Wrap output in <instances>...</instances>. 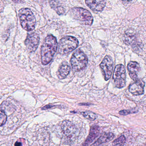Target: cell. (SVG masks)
<instances>
[{"mask_svg": "<svg viewBox=\"0 0 146 146\" xmlns=\"http://www.w3.org/2000/svg\"><path fill=\"white\" fill-rule=\"evenodd\" d=\"M40 36L36 33L28 34L25 41L26 48L30 52H35L37 49L40 42Z\"/></svg>", "mask_w": 146, "mask_h": 146, "instance_id": "cell-9", "label": "cell"}, {"mask_svg": "<svg viewBox=\"0 0 146 146\" xmlns=\"http://www.w3.org/2000/svg\"><path fill=\"white\" fill-rule=\"evenodd\" d=\"M78 45V40L76 37L70 36H64L59 42V52L60 54H67L75 50Z\"/></svg>", "mask_w": 146, "mask_h": 146, "instance_id": "cell-3", "label": "cell"}, {"mask_svg": "<svg viewBox=\"0 0 146 146\" xmlns=\"http://www.w3.org/2000/svg\"><path fill=\"white\" fill-rule=\"evenodd\" d=\"M70 66L66 62H64L60 66L58 70L59 75L60 78H65L67 76L70 71Z\"/></svg>", "mask_w": 146, "mask_h": 146, "instance_id": "cell-15", "label": "cell"}, {"mask_svg": "<svg viewBox=\"0 0 146 146\" xmlns=\"http://www.w3.org/2000/svg\"><path fill=\"white\" fill-rule=\"evenodd\" d=\"M124 38L125 43L130 45L132 43H134L136 37L135 35H133L132 33L127 32L125 34Z\"/></svg>", "mask_w": 146, "mask_h": 146, "instance_id": "cell-16", "label": "cell"}, {"mask_svg": "<svg viewBox=\"0 0 146 146\" xmlns=\"http://www.w3.org/2000/svg\"><path fill=\"white\" fill-rule=\"evenodd\" d=\"M145 83L142 80H138L129 87V91L134 95L143 94L144 93Z\"/></svg>", "mask_w": 146, "mask_h": 146, "instance_id": "cell-10", "label": "cell"}, {"mask_svg": "<svg viewBox=\"0 0 146 146\" xmlns=\"http://www.w3.org/2000/svg\"><path fill=\"white\" fill-rule=\"evenodd\" d=\"M85 2L89 8L94 11H102L106 5L105 1H86Z\"/></svg>", "mask_w": 146, "mask_h": 146, "instance_id": "cell-12", "label": "cell"}, {"mask_svg": "<svg viewBox=\"0 0 146 146\" xmlns=\"http://www.w3.org/2000/svg\"><path fill=\"white\" fill-rule=\"evenodd\" d=\"M19 16L23 29L29 31L35 29L36 22L35 16L30 9L22 8L19 12Z\"/></svg>", "mask_w": 146, "mask_h": 146, "instance_id": "cell-2", "label": "cell"}, {"mask_svg": "<svg viewBox=\"0 0 146 146\" xmlns=\"http://www.w3.org/2000/svg\"><path fill=\"white\" fill-rule=\"evenodd\" d=\"M57 48L58 42L56 37L52 35L47 36L42 46L41 56L42 64L46 65L52 61Z\"/></svg>", "mask_w": 146, "mask_h": 146, "instance_id": "cell-1", "label": "cell"}, {"mask_svg": "<svg viewBox=\"0 0 146 146\" xmlns=\"http://www.w3.org/2000/svg\"><path fill=\"white\" fill-rule=\"evenodd\" d=\"M61 129L66 140L70 142H72L76 140L78 130L73 123L68 120H64L61 124Z\"/></svg>", "mask_w": 146, "mask_h": 146, "instance_id": "cell-6", "label": "cell"}, {"mask_svg": "<svg viewBox=\"0 0 146 146\" xmlns=\"http://www.w3.org/2000/svg\"><path fill=\"white\" fill-rule=\"evenodd\" d=\"M88 63L87 55L81 50H76L72 56L71 64L75 71H80L84 70L87 66Z\"/></svg>", "mask_w": 146, "mask_h": 146, "instance_id": "cell-5", "label": "cell"}, {"mask_svg": "<svg viewBox=\"0 0 146 146\" xmlns=\"http://www.w3.org/2000/svg\"><path fill=\"white\" fill-rule=\"evenodd\" d=\"M100 133V127L97 125H93L90 129V132L83 146H88L98 136Z\"/></svg>", "mask_w": 146, "mask_h": 146, "instance_id": "cell-13", "label": "cell"}, {"mask_svg": "<svg viewBox=\"0 0 146 146\" xmlns=\"http://www.w3.org/2000/svg\"><path fill=\"white\" fill-rule=\"evenodd\" d=\"M125 141V138L124 136H121L117 139L113 141L112 146H123Z\"/></svg>", "mask_w": 146, "mask_h": 146, "instance_id": "cell-19", "label": "cell"}, {"mask_svg": "<svg viewBox=\"0 0 146 146\" xmlns=\"http://www.w3.org/2000/svg\"><path fill=\"white\" fill-rule=\"evenodd\" d=\"M71 14L73 18L79 21L82 24L90 26L93 23V16L86 9L80 7L72 8L71 11Z\"/></svg>", "mask_w": 146, "mask_h": 146, "instance_id": "cell-4", "label": "cell"}, {"mask_svg": "<svg viewBox=\"0 0 146 146\" xmlns=\"http://www.w3.org/2000/svg\"><path fill=\"white\" fill-rule=\"evenodd\" d=\"M136 110L135 109L131 110H123L119 111V114L121 115H127L130 113H134L135 112Z\"/></svg>", "mask_w": 146, "mask_h": 146, "instance_id": "cell-21", "label": "cell"}, {"mask_svg": "<svg viewBox=\"0 0 146 146\" xmlns=\"http://www.w3.org/2000/svg\"><path fill=\"white\" fill-rule=\"evenodd\" d=\"M7 120V116L5 113L4 111L1 110V114H0V125L2 126L5 124Z\"/></svg>", "mask_w": 146, "mask_h": 146, "instance_id": "cell-20", "label": "cell"}, {"mask_svg": "<svg viewBox=\"0 0 146 146\" xmlns=\"http://www.w3.org/2000/svg\"><path fill=\"white\" fill-rule=\"evenodd\" d=\"M139 64L135 61H131L128 64V70L130 77L134 81H138V74L140 71Z\"/></svg>", "mask_w": 146, "mask_h": 146, "instance_id": "cell-11", "label": "cell"}, {"mask_svg": "<svg viewBox=\"0 0 146 146\" xmlns=\"http://www.w3.org/2000/svg\"><path fill=\"white\" fill-rule=\"evenodd\" d=\"M114 137V135L112 133H103L100 138L94 143V146H98L104 143L110 141Z\"/></svg>", "mask_w": 146, "mask_h": 146, "instance_id": "cell-14", "label": "cell"}, {"mask_svg": "<svg viewBox=\"0 0 146 146\" xmlns=\"http://www.w3.org/2000/svg\"><path fill=\"white\" fill-rule=\"evenodd\" d=\"M102 73L106 81L109 80L111 77L113 70V62L110 56L106 55L100 64Z\"/></svg>", "mask_w": 146, "mask_h": 146, "instance_id": "cell-8", "label": "cell"}, {"mask_svg": "<svg viewBox=\"0 0 146 146\" xmlns=\"http://www.w3.org/2000/svg\"><path fill=\"white\" fill-rule=\"evenodd\" d=\"M54 106H52V105H48L47 106H45L44 107L42 108V110H47V109H49V108H51L53 107Z\"/></svg>", "mask_w": 146, "mask_h": 146, "instance_id": "cell-22", "label": "cell"}, {"mask_svg": "<svg viewBox=\"0 0 146 146\" xmlns=\"http://www.w3.org/2000/svg\"><path fill=\"white\" fill-rule=\"evenodd\" d=\"M22 144L20 142H17L15 143V146H22Z\"/></svg>", "mask_w": 146, "mask_h": 146, "instance_id": "cell-23", "label": "cell"}, {"mask_svg": "<svg viewBox=\"0 0 146 146\" xmlns=\"http://www.w3.org/2000/svg\"><path fill=\"white\" fill-rule=\"evenodd\" d=\"M125 70L122 64L117 65L113 72V78L115 86L118 88H122L125 85Z\"/></svg>", "mask_w": 146, "mask_h": 146, "instance_id": "cell-7", "label": "cell"}, {"mask_svg": "<svg viewBox=\"0 0 146 146\" xmlns=\"http://www.w3.org/2000/svg\"><path fill=\"white\" fill-rule=\"evenodd\" d=\"M50 5L51 7L56 11V12L58 14L60 15V14H63L65 12V10L62 6L59 5L57 1H49Z\"/></svg>", "mask_w": 146, "mask_h": 146, "instance_id": "cell-17", "label": "cell"}, {"mask_svg": "<svg viewBox=\"0 0 146 146\" xmlns=\"http://www.w3.org/2000/svg\"><path fill=\"white\" fill-rule=\"evenodd\" d=\"M81 114L86 118L90 120H94L97 117V115L96 114L89 111L81 112Z\"/></svg>", "mask_w": 146, "mask_h": 146, "instance_id": "cell-18", "label": "cell"}]
</instances>
